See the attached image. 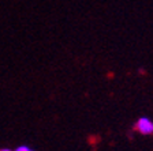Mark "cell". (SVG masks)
<instances>
[{
    "label": "cell",
    "mask_w": 153,
    "mask_h": 151,
    "mask_svg": "<svg viewBox=\"0 0 153 151\" xmlns=\"http://www.w3.org/2000/svg\"><path fill=\"white\" fill-rule=\"evenodd\" d=\"M134 131L143 136L153 135V120H150L146 116L140 117L134 124Z\"/></svg>",
    "instance_id": "cell-1"
},
{
    "label": "cell",
    "mask_w": 153,
    "mask_h": 151,
    "mask_svg": "<svg viewBox=\"0 0 153 151\" xmlns=\"http://www.w3.org/2000/svg\"><path fill=\"white\" fill-rule=\"evenodd\" d=\"M15 151H34V150H33V148H30V147H27V146H19Z\"/></svg>",
    "instance_id": "cell-2"
},
{
    "label": "cell",
    "mask_w": 153,
    "mask_h": 151,
    "mask_svg": "<svg viewBox=\"0 0 153 151\" xmlns=\"http://www.w3.org/2000/svg\"><path fill=\"white\" fill-rule=\"evenodd\" d=\"M0 151H13V150H10V148H1Z\"/></svg>",
    "instance_id": "cell-3"
}]
</instances>
